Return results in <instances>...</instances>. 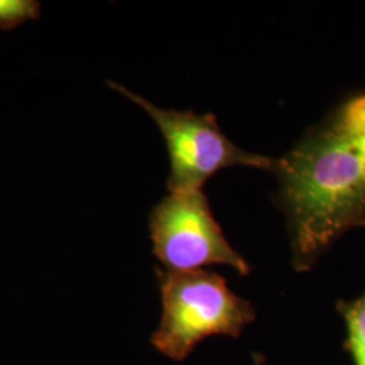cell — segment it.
<instances>
[{
  "label": "cell",
  "mask_w": 365,
  "mask_h": 365,
  "mask_svg": "<svg viewBox=\"0 0 365 365\" xmlns=\"http://www.w3.org/2000/svg\"><path fill=\"white\" fill-rule=\"evenodd\" d=\"M272 175L292 267L307 272L342 235L365 227V90L344 96L276 157Z\"/></svg>",
  "instance_id": "1"
},
{
  "label": "cell",
  "mask_w": 365,
  "mask_h": 365,
  "mask_svg": "<svg viewBox=\"0 0 365 365\" xmlns=\"http://www.w3.org/2000/svg\"><path fill=\"white\" fill-rule=\"evenodd\" d=\"M157 279L163 312L150 342L176 363L210 337L240 339L256 319L252 303L235 295L221 274L157 269Z\"/></svg>",
  "instance_id": "2"
},
{
  "label": "cell",
  "mask_w": 365,
  "mask_h": 365,
  "mask_svg": "<svg viewBox=\"0 0 365 365\" xmlns=\"http://www.w3.org/2000/svg\"><path fill=\"white\" fill-rule=\"evenodd\" d=\"M108 86L144 108L156 122L170 156V192L202 190L215 173L233 167H248L272 173L276 157L252 153L235 144L221 130L214 114L161 108L114 81H108Z\"/></svg>",
  "instance_id": "3"
},
{
  "label": "cell",
  "mask_w": 365,
  "mask_h": 365,
  "mask_svg": "<svg viewBox=\"0 0 365 365\" xmlns=\"http://www.w3.org/2000/svg\"><path fill=\"white\" fill-rule=\"evenodd\" d=\"M153 255L173 272L199 271L211 265H226L241 276L252 271L222 232L202 190L170 192L149 217Z\"/></svg>",
  "instance_id": "4"
},
{
  "label": "cell",
  "mask_w": 365,
  "mask_h": 365,
  "mask_svg": "<svg viewBox=\"0 0 365 365\" xmlns=\"http://www.w3.org/2000/svg\"><path fill=\"white\" fill-rule=\"evenodd\" d=\"M337 312L346 329L345 351L353 365H365V291L356 299L339 300Z\"/></svg>",
  "instance_id": "5"
},
{
  "label": "cell",
  "mask_w": 365,
  "mask_h": 365,
  "mask_svg": "<svg viewBox=\"0 0 365 365\" xmlns=\"http://www.w3.org/2000/svg\"><path fill=\"white\" fill-rule=\"evenodd\" d=\"M41 15V4L34 0H0V29L14 30Z\"/></svg>",
  "instance_id": "6"
},
{
  "label": "cell",
  "mask_w": 365,
  "mask_h": 365,
  "mask_svg": "<svg viewBox=\"0 0 365 365\" xmlns=\"http://www.w3.org/2000/svg\"><path fill=\"white\" fill-rule=\"evenodd\" d=\"M253 361H255V365H264V357L257 353L253 356Z\"/></svg>",
  "instance_id": "7"
}]
</instances>
